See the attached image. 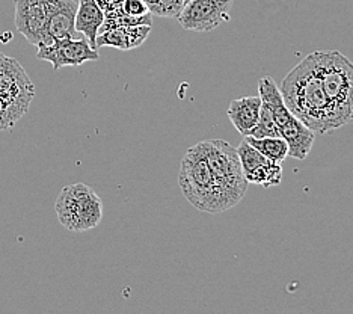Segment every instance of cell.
<instances>
[{
	"mask_svg": "<svg viewBox=\"0 0 353 314\" xmlns=\"http://www.w3.org/2000/svg\"><path fill=\"white\" fill-rule=\"evenodd\" d=\"M279 91L290 114L316 135L336 130L331 101L325 94L311 55L290 70L281 84Z\"/></svg>",
	"mask_w": 353,
	"mask_h": 314,
	"instance_id": "obj_1",
	"label": "cell"
},
{
	"mask_svg": "<svg viewBox=\"0 0 353 314\" xmlns=\"http://www.w3.org/2000/svg\"><path fill=\"white\" fill-rule=\"evenodd\" d=\"M312 61L325 94L331 101L335 127L353 121V62L339 50L312 52Z\"/></svg>",
	"mask_w": 353,
	"mask_h": 314,
	"instance_id": "obj_2",
	"label": "cell"
},
{
	"mask_svg": "<svg viewBox=\"0 0 353 314\" xmlns=\"http://www.w3.org/2000/svg\"><path fill=\"white\" fill-rule=\"evenodd\" d=\"M179 184L184 198L205 213H223L225 206L216 188L213 174L208 168L201 142L189 148L180 166Z\"/></svg>",
	"mask_w": 353,
	"mask_h": 314,
	"instance_id": "obj_3",
	"label": "cell"
},
{
	"mask_svg": "<svg viewBox=\"0 0 353 314\" xmlns=\"http://www.w3.org/2000/svg\"><path fill=\"white\" fill-rule=\"evenodd\" d=\"M201 147L225 210H230L245 198L250 184L245 179L237 148L222 139L203 141Z\"/></svg>",
	"mask_w": 353,
	"mask_h": 314,
	"instance_id": "obj_4",
	"label": "cell"
},
{
	"mask_svg": "<svg viewBox=\"0 0 353 314\" xmlns=\"http://www.w3.org/2000/svg\"><path fill=\"white\" fill-rule=\"evenodd\" d=\"M54 210L63 227L82 233L100 225L103 201L92 188L83 183H74L61 190L56 198Z\"/></svg>",
	"mask_w": 353,
	"mask_h": 314,
	"instance_id": "obj_5",
	"label": "cell"
},
{
	"mask_svg": "<svg viewBox=\"0 0 353 314\" xmlns=\"http://www.w3.org/2000/svg\"><path fill=\"white\" fill-rule=\"evenodd\" d=\"M35 97V86L21 63L0 53V100L19 119L28 114Z\"/></svg>",
	"mask_w": 353,
	"mask_h": 314,
	"instance_id": "obj_6",
	"label": "cell"
},
{
	"mask_svg": "<svg viewBox=\"0 0 353 314\" xmlns=\"http://www.w3.org/2000/svg\"><path fill=\"white\" fill-rule=\"evenodd\" d=\"M234 0H189L179 19L181 28L194 32H210L230 21Z\"/></svg>",
	"mask_w": 353,
	"mask_h": 314,
	"instance_id": "obj_7",
	"label": "cell"
},
{
	"mask_svg": "<svg viewBox=\"0 0 353 314\" xmlns=\"http://www.w3.org/2000/svg\"><path fill=\"white\" fill-rule=\"evenodd\" d=\"M37 58L50 62L54 71L63 67H79L85 62L99 61L100 55L91 47L86 38L76 39L74 37L53 39L49 46L38 47Z\"/></svg>",
	"mask_w": 353,
	"mask_h": 314,
	"instance_id": "obj_8",
	"label": "cell"
},
{
	"mask_svg": "<svg viewBox=\"0 0 353 314\" xmlns=\"http://www.w3.org/2000/svg\"><path fill=\"white\" fill-rule=\"evenodd\" d=\"M15 28L37 48L52 44L47 34V0H15Z\"/></svg>",
	"mask_w": 353,
	"mask_h": 314,
	"instance_id": "obj_9",
	"label": "cell"
},
{
	"mask_svg": "<svg viewBox=\"0 0 353 314\" xmlns=\"http://www.w3.org/2000/svg\"><path fill=\"white\" fill-rule=\"evenodd\" d=\"M79 0H47V34L52 39L76 35Z\"/></svg>",
	"mask_w": 353,
	"mask_h": 314,
	"instance_id": "obj_10",
	"label": "cell"
},
{
	"mask_svg": "<svg viewBox=\"0 0 353 314\" xmlns=\"http://www.w3.org/2000/svg\"><path fill=\"white\" fill-rule=\"evenodd\" d=\"M281 138L287 142L288 156L298 160H305L312 150L316 133L305 126L301 119L292 115L285 124L279 127Z\"/></svg>",
	"mask_w": 353,
	"mask_h": 314,
	"instance_id": "obj_11",
	"label": "cell"
},
{
	"mask_svg": "<svg viewBox=\"0 0 353 314\" xmlns=\"http://www.w3.org/2000/svg\"><path fill=\"white\" fill-rule=\"evenodd\" d=\"M261 109V99L256 97H242V99L232 100L228 106L227 115L230 121L237 128V132L246 138L252 128L259 123Z\"/></svg>",
	"mask_w": 353,
	"mask_h": 314,
	"instance_id": "obj_12",
	"label": "cell"
},
{
	"mask_svg": "<svg viewBox=\"0 0 353 314\" xmlns=\"http://www.w3.org/2000/svg\"><path fill=\"white\" fill-rule=\"evenodd\" d=\"M104 21V12L95 0H79L76 12V32L83 34L92 48L97 50V35Z\"/></svg>",
	"mask_w": 353,
	"mask_h": 314,
	"instance_id": "obj_13",
	"label": "cell"
},
{
	"mask_svg": "<svg viewBox=\"0 0 353 314\" xmlns=\"http://www.w3.org/2000/svg\"><path fill=\"white\" fill-rule=\"evenodd\" d=\"M259 95L261 99V103L266 104V106L272 110V115H274L278 127L285 124L287 121L292 118L290 110L287 109L285 103L283 100V95H281L279 86L270 76H264L260 79Z\"/></svg>",
	"mask_w": 353,
	"mask_h": 314,
	"instance_id": "obj_14",
	"label": "cell"
},
{
	"mask_svg": "<svg viewBox=\"0 0 353 314\" xmlns=\"http://www.w3.org/2000/svg\"><path fill=\"white\" fill-rule=\"evenodd\" d=\"M245 139L272 162L283 164L288 157L287 142L281 136H276V138H252V136H246Z\"/></svg>",
	"mask_w": 353,
	"mask_h": 314,
	"instance_id": "obj_15",
	"label": "cell"
},
{
	"mask_svg": "<svg viewBox=\"0 0 353 314\" xmlns=\"http://www.w3.org/2000/svg\"><path fill=\"white\" fill-rule=\"evenodd\" d=\"M245 179L248 180V183L261 184L264 188L276 186L283 180V166H281V164L268 160L266 164L260 165L250 174H246Z\"/></svg>",
	"mask_w": 353,
	"mask_h": 314,
	"instance_id": "obj_16",
	"label": "cell"
},
{
	"mask_svg": "<svg viewBox=\"0 0 353 314\" xmlns=\"http://www.w3.org/2000/svg\"><path fill=\"white\" fill-rule=\"evenodd\" d=\"M248 136H252V138H276V136H281L279 127L275 123L272 110L264 103H261L259 123H256V126Z\"/></svg>",
	"mask_w": 353,
	"mask_h": 314,
	"instance_id": "obj_17",
	"label": "cell"
},
{
	"mask_svg": "<svg viewBox=\"0 0 353 314\" xmlns=\"http://www.w3.org/2000/svg\"><path fill=\"white\" fill-rule=\"evenodd\" d=\"M237 155H239V159H240V164H242L245 175L250 174L251 171H254V169L259 168L260 165L266 164L269 160V159L264 157L259 150L254 148L252 145L248 142L246 139H243L242 142L239 144Z\"/></svg>",
	"mask_w": 353,
	"mask_h": 314,
	"instance_id": "obj_18",
	"label": "cell"
},
{
	"mask_svg": "<svg viewBox=\"0 0 353 314\" xmlns=\"http://www.w3.org/2000/svg\"><path fill=\"white\" fill-rule=\"evenodd\" d=\"M151 15L163 19H176L180 15L184 0H143Z\"/></svg>",
	"mask_w": 353,
	"mask_h": 314,
	"instance_id": "obj_19",
	"label": "cell"
},
{
	"mask_svg": "<svg viewBox=\"0 0 353 314\" xmlns=\"http://www.w3.org/2000/svg\"><path fill=\"white\" fill-rule=\"evenodd\" d=\"M125 35H127V44H128V50L132 48H136L143 44V41L148 38L151 26L148 24H139V26H127L124 28Z\"/></svg>",
	"mask_w": 353,
	"mask_h": 314,
	"instance_id": "obj_20",
	"label": "cell"
},
{
	"mask_svg": "<svg viewBox=\"0 0 353 314\" xmlns=\"http://www.w3.org/2000/svg\"><path fill=\"white\" fill-rule=\"evenodd\" d=\"M95 2H97L100 10L104 12V19L118 17V15L124 14V0H95Z\"/></svg>",
	"mask_w": 353,
	"mask_h": 314,
	"instance_id": "obj_21",
	"label": "cell"
},
{
	"mask_svg": "<svg viewBox=\"0 0 353 314\" xmlns=\"http://www.w3.org/2000/svg\"><path fill=\"white\" fill-rule=\"evenodd\" d=\"M123 10H124V14L133 15V17H141V15L150 14L148 6L145 5L143 0H124Z\"/></svg>",
	"mask_w": 353,
	"mask_h": 314,
	"instance_id": "obj_22",
	"label": "cell"
},
{
	"mask_svg": "<svg viewBox=\"0 0 353 314\" xmlns=\"http://www.w3.org/2000/svg\"><path fill=\"white\" fill-rule=\"evenodd\" d=\"M188 2H189V0H184V5H186V3H188Z\"/></svg>",
	"mask_w": 353,
	"mask_h": 314,
	"instance_id": "obj_23",
	"label": "cell"
}]
</instances>
